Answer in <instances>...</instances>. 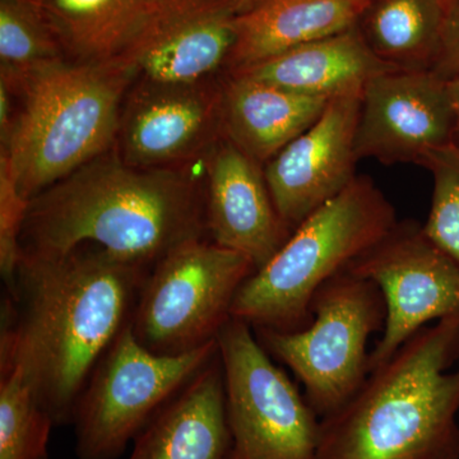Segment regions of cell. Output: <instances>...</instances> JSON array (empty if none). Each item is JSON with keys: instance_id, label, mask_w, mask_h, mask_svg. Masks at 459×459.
<instances>
[{"instance_id": "cell-16", "label": "cell", "mask_w": 459, "mask_h": 459, "mask_svg": "<svg viewBox=\"0 0 459 459\" xmlns=\"http://www.w3.org/2000/svg\"><path fill=\"white\" fill-rule=\"evenodd\" d=\"M231 434L219 352L134 440L129 459H228Z\"/></svg>"}, {"instance_id": "cell-18", "label": "cell", "mask_w": 459, "mask_h": 459, "mask_svg": "<svg viewBox=\"0 0 459 459\" xmlns=\"http://www.w3.org/2000/svg\"><path fill=\"white\" fill-rule=\"evenodd\" d=\"M373 0H263L235 18L228 74L358 27Z\"/></svg>"}, {"instance_id": "cell-9", "label": "cell", "mask_w": 459, "mask_h": 459, "mask_svg": "<svg viewBox=\"0 0 459 459\" xmlns=\"http://www.w3.org/2000/svg\"><path fill=\"white\" fill-rule=\"evenodd\" d=\"M225 377L228 459H318L320 419L243 320L219 337Z\"/></svg>"}, {"instance_id": "cell-4", "label": "cell", "mask_w": 459, "mask_h": 459, "mask_svg": "<svg viewBox=\"0 0 459 459\" xmlns=\"http://www.w3.org/2000/svg\"><path fill=\"white\" fill-rule=\"evenodd\" d=\"M138 80L129 60L62 59L27 75L8 146L0 150L27 201L117 143L124 102Z\"/></svg>"}, {"instance_id": "cell-10", "label": "cell", "mask_w": 459, "mask_h": 459, "mask_svg": "<svg viewBox=\"0 0 459 459\" xmlns=\"http://www.w3.org/2000/svg\"><path fill=\"white\" fill-rule=\"evenodd\" d=\"M373 282L385 305L369 373L431 322L459 316V265L416 223H401L346 270Z\"/></svg>"}, {"instance_id": "cell-12", "label": "cell", "mask_w": 459, "mask_h": 459, "mask_svg": "<svg viewBox=\"0 0 459 459\" xmlns=\"http://www.w3.org/2000/svg\"><path fill=\"white\" fill-rule=\"evenodd\" d=\"M124 102L117 153L142 169L178 168L222 138V81L157 84L135 81Z\"/></svg>"}, {"instance_id": "cell-5", "label": "cell", "mask_w": 459, "mask_h": 459, "mask_svg": "<svg viewBox=\"0 0 459 459\" xmlns=\"http://www.w3.org/2000/svg\"><path fill=\"white\" fill-rule=\"evenodd\" d=\"M394 204L369 177H356L291 232L238 289L231 318L252 328L296 331L312 319L314 296L397 226Z\"/></svg>"}, {"instance_id": "cell-13", "label": "cell", "mask_w": 459, "mask_h": 459, "mask_svg": "<svg viewBox=\"0 0 459 459\" xmlns=\"http://www.w3.org/2000/svg\"><path fill=\"white\" fill-rule=\"evenodd\" d=\"M361 96L351 93L329 100L316 123L264 165L272 201L290 231L358 177Z\"/></svg>"}, {"instance_id": "cell-17", "label": "cell", "mask_w": 459, "mask_h": 459, "mask_svg": "<svg viewBox=\"0 0 459 459\" xmlns=\"http://www.w3.org/2000/svg\"><path fill=\"white\" fill-rule=\"evenodd\" d=\"M328 102L250 75L228 74L222 81L221 134L264 166L313 126Z\"/></svg>"}, {"instance_id": "cell-23", "label": "cell", "mask_w": 459, "mask_h": 459, "mask_svg": "<svg viewBox=\"0 0 459 459\" xmlns=\"http://www.w3.org/2000/svg\"><path fill=\"white\" fill-rule=\"evenodd\" d=\"M53 427L25 371L0 364V459H49Z\"/></svg>"}, {"instance_id": "cell-27", "label": "cell", "mask_w": 459, "mask_h": 459, "mask_svg": "<svg viewBox=\"0 0 459 459\" xmlns=\"http://www.w3.org/2000/svg\"><path fill=\"white\" fill-rule=\"evenodd\" d=\"M446 93L455 119V142L459 146V74L446 80Z\"/></svg>"}, {"instance_id": "cell-14", "label": "cell", "mask_w": 459, "mask_h": 459, "mask_svg": "<svg viewBox=\"0 0 459 459\" xmlns=\"http://www.w3.org/2000/svg\"><path fill=\"white\" fill-rule=\"evenodd\" d=\"M223 0H40L66 57L132 62L159 36Z\"/></svg>"}, {"instance_id": "cell-11", "label": "cell", "mask_w": 459, "mask_h": 459, "mask_svg": "<svg viewBox=\"0 0 459 459\" xmlns=\"http://www.w3.org/2000/svg\"><path fill=\"white\" fill-rule=\"evenodd\" d=\"M455 142L446 80L431 69H395L373 78L361 96L358 159L385 165L424 164Z\"/></svg>"}, {"instance_id": "cell-20", "label": "cell", "mask_w": 459, "mask_h": 459, "mask_svg": "<svg viewBox=\"0 0 459 459\" xmlns=\"http://www.w3.org/2000/svg\"><path fill=\"white\" fill-rule=\"evenodd\" d=\"M237 0H223L184 18L132 60L138 78L157 84L213 80L237 40Z\"/></svg>"}, {"instance_id": "cell-24", "label": "cell", "mask_w": 459, "mask_h": 459, "mask_svg": "<svg viewBox=\"0 0 459 459\" xmlns=\"http://www.w3.org/2000/svg\"><path fill=\"white\" fill-rule=\"evenodd\" d=\"M433 177V197L422 231L459 265V146L448 144L425 159Z\"/></svg>"}, {"instance_id": "cell-8", "label": "cell", "mask_w": 459, "mask_h": 459, "mask_svg": "<svg viewBox=\"0 0 459 459\" xmlns=\"http://www.w3.org/2000/svg\"><path fill=\"white\" fill-rule=\"evenodd\" d=\"M252 262L213 241L193 238L152 265L133 312L131 327L157 355L195 351L219 337L231 319L238 289Z\"/></svg>"}, {"instance_id": "cell-26", "label": "cell", "mask_w": 459, "mask_h": 459, "mask_svg": "<svg viewBox=\"0 0 459 459\" xmlns=\"http://www.w3.org/2000/svg\"><path fill=\"white\" fill-rule=\"evenodd\" d=\"M434 72L444 80L459 74V0H451L444 22L442 47Z\"/></svg>"}, {"instance_id": "cell-28", "label": "cell", "mask_w": 459, "mask_h": 459, "mask_svg": "<svg viewBox=\"0 0 459 459\" xmlns=\"http://www.w3.org/2000/svg\"><path fill=\"white\" fill-rule=\"evenodd\" d=\"M261 2H263V0H237L238 14L255 7V5L259 4Z\"/></svg>"}, {"instance_id": "cell-22", "label": "cell", "mask_w": 459, "mask_h": 459, "mask_svg": "<svg viewBox=\"0 0 459 459\" xmlns=\"http://www.w3.org/2000/svg\"><path fill=\"white\" fill-rule=\"evenodd\" d=\"M66 59L40 0H0V82L14 93L42 65Z\"/></svg>"}, {"instance_id": "cell-25", "label": "cell", "mask_w": 459, "mask_h": 459, "mask_svg": "<svg viewBox=\"0 0 459 459\" xmlns=\"http://www.w3.org/2000/svg\"><path fill=\"white\" fill-rule=\"evenodd\" d=\"M30 201L18 192L7 162L0 159V271L5 287L13 281L22 258L21 235Z\"/></svg>"}, {"instance_id": "cell-1", "label": "cell", "mask_w": 459, "mask_h": 459, "mask_svg": "<svg viewBox=\"0 0 459 459\" xmlns=\"http://www.w3.org/2000/svg\"><path fill=\"white\" fill-rule=\"evenodd\" d=\"M151 268L92 244L22 255L5 287L0 364L25 371L54 425L72 424L91 374L131 323Z\"/></svg>"}, {"instance_id": "cell-7", "label": "cell", "mask_w": 459, "mask_h": 459, "mask_svg": "<svg viewBox=\"0 0 459 459\" xmlns=\"http://www.w3.org/2000/svg\"><path fill=\"white\" fill-rule=\"evenodd\" d=\"M219 352L217 340L181 355H157L131 323L100 359L75 404V455L117 459L157 413Z\"/></svg>"}, {"instance_id": "cell-6", "label": "cell", "mask_w": 459, "mask_h": 459, "mask_svg": "<svg viewBox=\"0 0 459 459\" xmlns=\"http://www.w3.org/2000/svg\"><path fill=\"white\" fill-rule=\"evenodd\" d=\"M312 319L296 331L253 328L272 358L290 368L320 420L337 412L369 376L368 342L385 327V305L370 281L344 271L314 296Z\"/></svg>"}, {"instance_id": "cell-21", "label": "cell", "mask_w": 459, "mask_h": 459, "mask_svg": "<svg viewBox=\"0 0 459 459\" xmlns=\"http://www.w3.org/2000/svg\"><path fill=\"white\" fill-rule=\"evenodd\" d=\"M451 0H373L361 33L377 57L398 69L433 71Z\"/></svg>"}, {"instance_id": "cell-15", "label": "cell", "mask_w": 459, "mask_h": 459, "mask_svg": "<svg viewBox=\"0 0 459 459\" xmlns=\"http://www.w3.org/2000/svg\"><path fill=\"white\" fill-rule=\"evenodd\" d=\"M205 231L217 246L249 259L255 271L291 235L272 201L264 169L223 137L208 157Z\"/></svg>"}, {"instance_id": "cell-3", "label": "cell", "mask_w": 459, "mask_h": 459, "mask_svg": "<svg viewBox=\"0 0 459 459\" xmlns=\"http://www.w3.org/2000/svg\"><path fill=\"white\" fill-rule=\"evenodd\" d=\"M459 316L420 329L320 420L318 459H440L459 452Z\"/></svg>"}, {"instance_id": "cell-29", "label": "cell", "mask_w": 459, "mask_h": 459, "mask_svg": "<svg viewBox=\"0 0 459 459\" xmlns=\"http://www.w3.org/2000/svg\"><path fill=\"white\" fill-rule=\"evenodd\" d=\"M440 459H459V452L452 453V455H446Z\"/></svg>"}, {"instance_id": "cell-2", "label": "cell", "mask_w": 459, "mask_h": 459, "mask_svg": "<svg viewBox=\"0 0 459 459\" xmlns=\"http://www.w3.org/2000/svg\"><path fill=\"white\" fill-rule=\"evenodd\" d=\"M204 231L205 193L192 175L181 166L134 168L114 146L30 201L21 247L57 256L92 244L152 267Z\"/></svg>"}, {"instance_id": "cell-19", "label": "cell", "mask_w": 459, "mask_h": 459, "mask_svg": "<svg viewBox=\"0 0 459 459\" xmlns=\"http://www.w3.org/2000/svg\"><path fill=\"white\" fill-rule=\"evenodd\" d=\"M395 69L374 54L355 27L229 74L250 75L300 95L331 100L362 93L373 78Z\"/></svg>"}]
</instances>
